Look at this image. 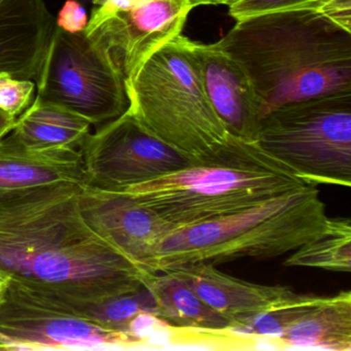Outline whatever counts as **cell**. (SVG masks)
<instances>
[{"instance_id":"obj_19","label":"cell","mask_w":351,"mask_h":351,"mask_svg":"<svg viewBox=\"0 0 351 351\" xmlns=\"http://www.w3.org/2000/svg\"><path fill=\"white\" fill-rule=\"evenodd\" d=\"M283 265L350 272V219H328L324 229L291 252Z\"/></svg>"},{"instance_id":"obj_3","label":"cell","mask_w":351,"mask_h":351,"mask_svg":"<svg viewBox=\"0 0 351 351\" xmlns=\"http://www.w3.org/2000/svg\"><path fill=\"white\" fill-rule=\"evenodd\" d=\"M307 186L311 184L256 141L231 135L188 167L122 192L182 228L234 215Z\"/></svg>"},{"instance_id":"obj_20","label":"cell","mask_w":351,"mask_h":351,"mask_svg":"<svg viewBox=\"0 0 351 351\" xmlns=\"http://www.w3.org/2000/svg\"><path fill=\"white\" fill-rule=\"evenodd\" d=\"M324 297L297 293L293 299L261 312L231 328L260 341L261 344L274 346L275 342L313 310Z\"/></svg>"},{"instance_id":"obj_4","label":"cell","mask_w":351,"mask_h":351,"mask_svg":"<svg viewBox=\"0 0 351 351\" xmlns=\"http://www.w3.org/2000/svg\"><path fill=\"white\" fill-rule=\"evenodd\" d=\"M316 186H304L215 221L178 228L160 244L155 272L186 263L273 258L299 248L328 221Z\"/></svg>"},{"instance_id":"obj_6","label":"cell","mask_w":351,"mask_h":351,"mask_svg":"<svg viewBox=\"0 0 351 351\" xmlns=\"http://www.w3.org/2000/svg\"><path fill=\"white\" fill-rule=\"evenodd\" d=\"M256 143L311 184L351 186V94L275 108L261 121Z\"/></svg>"},{"instance_id":"obj_16","label":"cell","mask_w":351,"mask_h":351,"mask_svg":"<svg viewBox=\"0 0 351 351\" xmlns=\"http://www.w3.org/2000/svg\"><path fill=\"white\" fill-rule=\"evenodd\" d=\"M91 127L79 114L36 96L32 106L16 118L10 133L30 149L81 152Z\"/></svg>"},{"instance_id":"obj_11","label":"cell","mask_w":351,"mask_h":351,"mask_svg":"<svg viewBox=\"0 0 351 351\" xmlns=\"http://www.w3.org/2000/svg\"><path fill=\"white\" fill-rule=\"evenodd\" d=\"M192 11L188 0H147L112 16L89 36L108 49L127 81L152 55L182 34Z\"/></svg>"},{"instance_id":"obj_26","label":"cell","mask_w":351,"mask_h":351,"mask_svg":"<svg viewBox=\"0 0 351 351\" xmlns=\"http://www.w3.org/2000/svg\"><path fill=\"white\" fill-rule=\"evenodd\" d=\"M15 120V117L0 110V141L11 132Z\"/></svg>"},{"instance_id":"obj_21","label":"cell","mask_w":351,"mask_h":351,"mask_svg":"<svg viewBox=\"0 0 351 351\" xmlns=\"http://www.w3.org/2000/svg\"><path fill=\"white\" fill-rule=\"evenodd\" d=\"M81 313L112 330L127 332L129 324L139 314L152 313L157 316V307L151 291L145 285L132 293L116 295L99 303L88 304Z\"/></svg>"},{"instance_id":"obj_17","label":"cell","mask_w":351,"mask_h":351,"mask_svg":"<svg viewBox=\"0 0 351 351\" xmlns=\"http://www.w3.org/2000/svg\"><path fill=\"white\" fill-rule=\"evenodd\" d=\"M274 347L350 351V291L324 297L313 310L275 342Z\"/></svg>"},{"instance_id":"obj_7","label":"cell","mask_w":351,"mask_h":351,"mask_svg":"<svg viewBox=\"0 0 351 351\" xmlns=\"http://www.w3.org/2000/svg\"><path fill=\"white\" fill-rule=\"evenodd\" d=\"M38 97L58 104L96 129L129 108L125 77L108 49L85 32L55 26L36 81Z\"/></svg>"},{"instance_id":"obj_18","label":"cell","mask_w":351,"mask_h":351,"mask_svg":"<svg viewBox=\"0 0 351 351\" xmlns=\"http://www.w3.org/2000/svg\"><path fill=\"white\" fill-rule=\"evenodd\" d=\"M157 307V317L174 328L225 330L227 318L205 303L182 279L169 272L153 275L145 283Z\"/></svg>"},{"instance_id":"obj_14","label":"cell","mask_w":351,"mask_h":351,"mask_svg":"<svg viewBox=\"0 0 351 351\" xmlns=\"http://www.w3.org/2000/svg\"><path fill=\"white\" fill-rule=\"evenodd\" d=\"M205 303L227 318L231 328L297 295L287 287L256 285L230 276L206 262L186 263L168 269Z\"/></svg>"},{"instance_id":"obj_28","label":"cell","mask_w":351,"mask_h":351,"mask_svg":"<svg viewBox=\"0 0 351 351\" xmlns=\"http://www.w3.org/2000/svg\"><path fill=\"white\" fill-rule=\"evenodd\" d=\"M10 281H11V279H10L9 277L3 274H0V304L3 303L5 295H7Z\"/></svg>"},{"instance_id":"obj_9","label":"cell","mask_w":351,"mask_h":351,"mask_svg":"<svg viewBox=\"0 0 351 351\" xmlns=\"http://www.w3.org/2000/svg\"><path fill=\"white\" fill-rule=\"evenodd\" d=\"M81 154L85 184L110 192L178 171L194 161L145 130L128 110L91 133Z\"/></svg>"},{"instance_id":"obj_15","label":"cell","mask_w":351,"mask_h":351,"mask_svg":"<svg viewBox=\"0 0 351 351\" xmlns=\"http://www.w3.org/2000/svg\"><path fill=\"white\" fill-rule=\"evenodd\" d=\"M57 184H86L81 152L30 149L11 133L0 141V193Z\"/></svg>"},{"instance_id":"obj_25","label":"cell","mask_w":351,"mask_h":351,"mask_svg":"<svg viewBox=\"0 0 351 351\" xmlns=\"http://www.w3.org/2000/svg\"><path fill=\"white\" fill-rule=\"evenodd\" d=\"M88 22L85 5L79 0H66L55 19V26L69 34H80L85 32Z\"/></svg>"},{"instance_id":"obj_1","label":"cell","mask_w":351,"mask_h":351,"mask_svg":"<svg viewBox=\"0 0 351 351\" xmlns=\"http://www.w3.org/2000/svg\"><path fill=\"white\" fill-rule=\"evenodd\" d=\"M83 184L0 193V274L77 304L138 291L153 276L100 238L80 207Z\"/></svg>"},{"instance_id":"obj_24","label":"cell","mask_w":351,"mask_h":351,"mask_svg":"<svg viewBox=\"0 0 351 351\" xmlns=\"http://www.w3.org/2000/svg\"><path fill=\"white\" fill-rule=\"evenodd\" d=\"M145 1L147 0H92L91 16L87 28L84 32L86 36H91L112 16L136 7Z\"/></svg>"},{"instance_id":"obj_22","label":"cell","mask_w":351,"mask_h":351,"mask_svg":"<svg viewBox=\"0 0 351 351\" xmlns=\"http://www.w3.org/2000/svg\"><path fill=\"white\" fill-rule=\"evenodd\" d=\"M36 90V82L32 80L16 79L0 73V110L17 118L32 106Z\"/></svg>"},{"instance_id":"obj_5","label":"cell","mask_w":351,"mask_h":351,"mask_svg":"<svg viewBox=\"0 0 351 351\" xmlns=\"http://www.w3.org/2000/svg\"><path fill=\"white\" fill-rule=\"evenodd\" d=\"M125 85L127 110L137 122L191 159L217 151L231 137L205 93L188 36L164 45Z\"/></svg>"},{"instance_id":"obj_27","label":"cell","mask_w":351,"mask_h":351,"mask_svg":"<svg viewBox=\"0 0 351 351\" xmlns=\"http://www.w3.org/2000/svg\"><path fill=\"white\" fill-rule=\"evenodd\" d=\"M193 10L202 5H225V7H232L239 3L240 0H188Z\"/></svg>"},{"instance_id":"obj_12","label":"cell","mask_w":351,"mask_h":351,"mask_svg":"<svg viewBox=\"0 0 351 351\" xmlns=\"http://www.w3.org/2000/svg\"><path fill=\"white\" fill-rule=\"evenodd\" d=\"M205 93L234 136L256 141L263 104L241 65L217 43L193 40Z\"/></svg>"},{"instance_id":"obj_10","label":"cell","mask_w":351,"mask_h":351,"mask_svg":"<svg viewBox=\"0 0 351 351\" xmlns=\"http://www.w3.org/2000/svg\"><path fill=\"white\" fill-rule=\"evenodd\" d=\"M80 207L90 228L128 258L152 274L161 242L178 227L124 192H110L83 184Z\"/></svg>"},{"instance_id":"obj_29","label":"cell","mask_w":351,"mask_h":351,"mask_svg":"<svg viewBox=\"0 0 351 351\" xmlns=\"http://www.w3.org/2000/svg\"><path fill=\"white\" fill-rule=\"evenodd\" d=\"M79 1L82 3V5H91L92 0H79Z\"/></svg>"},{"instance_id":"obj_23","label":"cell","mask_w":351,"mask_h":351,"mask_svg":"<svg viewBox=\"0 0 351 351\" xmlns=\"http://www.w3.org/2000/svg\"><path fill=\"white\" fill-rule=\"evenodd\" d=\"M309 0H240L229 8V15L235 21L280 10L295 9Z\"/></svg>"},{"instance_id":"obj_13","label":"cell","mask_w":351,"mask_h":351,"mask_svg":"<svg viewBox=\"0 0 351 351\" xmlns=\"http://www.w3.org/2000/svg\"><path fill=\"white\" fill-rule=\"evenodd\" d=\"M54 28L44 0H0V73L36 83Z\"/></svg>"},{"instance_id":"obj_8","label":"cell","mask_w":351,"mask_h":351,"mask_svg":"<svg viewBox=\"0 0 351 351\" xmlns=\"http://www.w3.org/2000/svg\"><path fill=\"white\" fill-rule=\"evenodd\" d=\"M141 348L128 332L80 313L67 302L10 281L0 304V350Z\"/></svg>"},{"instance_id":"obj_2","label":"cell","mask_w":351,"mask_h":351,"mask_svg":"<svg viewBox=\"0 0 351 351\" xmlns=\"http://www.w3.org/2000/svg\"><path fill=\"white\" fill-rule=\"evenodd\" d=\"M217 44L250 77L264 117L293 102L351 94V32L314 12L239 20Z\"/></svg>"}]
</instances>
